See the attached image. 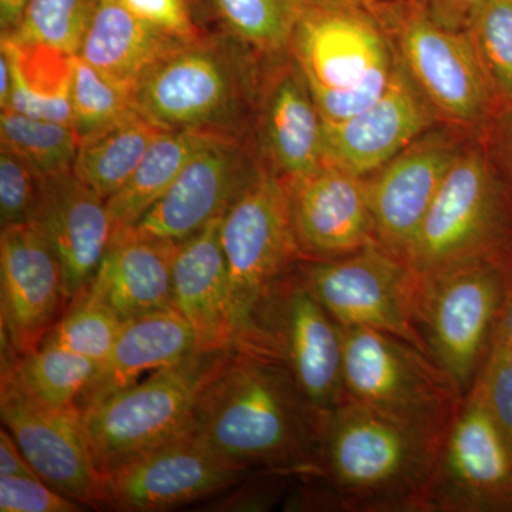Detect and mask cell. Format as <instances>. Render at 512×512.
Masks as SVG:
<instances>
[{
	"label": "cell",
	"instance_id": "13",
	"mask_svg": "<svg viewBox=\"0 0 512 512\" xmlns=\"http://www.w3.org/2000/svg\"><path fill=\"white\" fill-rule=\"evenodd\" d=\"M427 511H512V447L474 393L464 396L447 431Z\"/></svg>",
	"mask_w": 512,
	"mask_h": 512
},
{
	"label": "cell",
	"instance_id": "12",
	"mask_svg": "<svg viewBox=\"0 0 512 512\" xmlns=\"http://www.w3.org/2000/svg\"><path fill=\"white\" fill-rule=\"evenodd\" d=\"M393 42L437 119L481 137L498 109L466 30L437 22L416 0Z\"/></svg>",
	"mask_w": 512,
	"mask_h": 512
},
{
	"label": "cell",
	"instance_id": "20",
	"mask_svg": "<svg viewBox=\"0 0 512 512\" xmlns=\"http://www.w3.org/2000/svg\"><path fill=\"white\" fill-rule=\"evenodd\" d=\"M440 123L399 59L392 82L376 103L348 120L323 123L325 161L369 177Z\"/></svg>",
	"mask_w": 512,
	"mask_h": 512
},
{
	"label": "cell",
	"instance_id": "47",
	"mask_svg": "<svg viewBox=\"0 0 512 512\" xmlns=\"http://www.w3.org/2000/svg\"><path fill=\"white\" fill-rule=\"evenodd\" d=\"M120 2V0H97V3L99 5H104V3H117Z\"/></svg>",
	"mask_w": 512,
	"mask_h": 512
},
{
	"label": "cell",
	"instance_id": "38",
	"mask_svg": "<svg viewBox=\"0 0 512 512\" xmlns=\"http://www.w3.org/2000/svg\"><path fill=\"white\" fill-rule=\"evenodd\" d=\"M40 194V177L8 148H0V221L2 228L29 224Z\"/></svg>",
	"mask_w": 512,
	"mask_h": 512
},
{
	"label": "cell",
	"instance_id": "44",
	"mask_svg": "<svg viewBox=\"0 0 512 512\" xmlns=\"http://www.w3.org/2000/svg\"><path fill=\"white\" fill-rule=\"evenodd\" d=\"M0 476L39 477L6 429L0 431Z\"/></svg>",
	"mask_w": 512,
	"mask_h": 512
},
{
	"label": "cell",
	"instance_id": "6",
	"mask_svg": "<svg viewBox=\"0 0 512 512\" xmlns=\"http://www.w3.org/2000/svg\"><path fill=\"white\" fill-rule=\"evenodd\" d=\"M232 352L194 353L83 409L100 470L106 474L187 433L205 390Z\"/></svg>",
	"mask_w": 512,
	"mask_h": 512
},
{
	"label": "cell",
	"instance_id": "42",
	"mask_svg": "<svg viewBox=\"0 0 512 512\" xmlns=\"http://www.w3.org/2000/svg\"><path fill=\"white\" fill-rule=\"evenodd\" d=\"M311 5L356 10L376 19L390 35H394L406 13L416 0H308Z\"/></svg>",
	"mask_w": 512,
	"mask_h": 512
},
{
	"label": "cell",
	"instance_id": "18",
	"mask_svg": "<svg viewBox=\"0 0 512 512\" xmlns=\"http://www.w3.org/2000/svg\"><path fill=\"white\" fill-rule=\"evenodd\" d=\"M0 284L2 343L12 360L39 348L67 302L59 259L32 224L2 228Z\"/></svg>",
	"mask_w": 512,
	"mask_h": 512
},
{
	"label": "cell",
	"instance_id": "9",
	"mask_svg": "<svg viewBox=\"0 0 512 512\" xmlns=\"http://www.w3.org/2000/svg\"><path fill=\"white\" fill-rule=\"evenodd\" d=\"M507 261H473L417 276L416 323L431 360L467 396L503 303Z\"/></svg>",
	"mask_w": 512,
	"mask_h": 512
},
{
	"label": "cell",
	"instance_id": "7",
	"mask_svg": "<svg viewBox=\"0 0 512 512\" xmlns=\"http://www.w3.org/2000/svg\"><path fill=\"white\" fill-rule=\"evenodd\" d=\"M343 382L353 402L441 437L464 400L426 353L375 329L343 328Z\"/></svg>",
	"mask_w": 512,
	"mask_h": 512
},
{
	"label": "cell",
	"instance_id": "39",
	"mask_svg": "<svg viewBox=\"0 0 512 512\" xmlns=\"http://www.w3.org/2000/svg\"><path fill=\"white\" fill-rule=\"evenodd\" d=\"M84 505L40 477L0 476L2 512H79Z\"/></svg>",
	"mask_w": 512,
	"mask_h": 512
},
{
	"label": "cell",
	"instance_id": "25",
	"mask_svg": "<svg viewBox=\"0 0 512 512\" xmlns=\"http://www.w3.org/2000/svg\"><path fill=\"white\" fill-rule=\"evenodd\" d=\"M197 352H202L197 336L177 311L127 320L110 355L80 399L79 409L126 389L144 373L173 366Z\"/></svg>",
	"mask_w": 512,
	"mask_h": 512
},
{
	"label": "cell",
	"instance_id": "22",
	"mask_svg": "<svg viewBox=\"0 0 512 512\" xmlns=\"http://www.w3.org/2000/svg\"><path fill=\"white\" fill-rule=\"evenodd\" d=\"M288 184L303 258H339L376 242L365 178L325 161Z\"/></svg>",
	"mask_w": 512,
	"mask_h": 512
},
{
	"label": "cell",
	"instance_id": "14",
	"mask_svg": "<svg viewBox=\"0 0 512 512\" xmlns=\"http://www.w3.org/2000/svg\"><path fill=\"white\" fill-rule=\"evenodd\" d=\"M0 413L37 476L84 507L107 505L106 474L94 457L82 409L36 402L2 375Z\"/></svg>",
	"mask_w": 512,
	"mask_h": 512
},
{
	"label": "cell",
	"instance_id": "3",
	"mask_svg": "<svg viewBox=\"0 0 512 512\" xmlns=\"http://www.w3.org/2000/svg\"><path fill=\"white\" fill-rule=\"evenodd\" d=\"M227 35L180 43L137 84L134 104L163 130L248 136L264 64Z\"/></svg>",
	"mask_w": 512,
	"mask_h": 512
},
{
	"label": "cell",
	"instance_id": "15",
	"mask_svg": "<svg viewBox=\"0 0 512 512\" xmlns=\"http://www.w3.org/2000/svg\"><path fill=\"white\" fill-rule=\"evenodd\" d=\"M468 136L473 134L437 124L365 177L377 244L404 261L444 178L470 143Z\"/></svg>",
	"mask_w": 512,
	"mask_h": 512
},
{
	"label": "cell",
	"instance_id": "46",
	"mask_svg": "<svg viewBox=\"0 0 512 512\" xmlns=\"http://www.w3.org/2000/svg\"><path fill=\"white\" fill-rule=\"evenodd\" d=\"M13 77L8 56L0 52V109L8 107L10 94H12Z\"/></svg>",
	"mask_w": 512,
	"mask_h": 512
},
{
	"label": "cell",
	"instance_id": "23",
	"mask_svg": "<svg viewBox=\"0 0 512 512\" xmlns=\"http://www.w3.org/2000/svg\"><path fill=\"white\" fill-rule=\"evenodd\" d=\"M178 242L134 228L113 232L106 255L84 295L127 322L175 311L173 266ZM82 293V295H83Z\"/></svg>",
	"mask_w": 512,
	"mask_h": 512
},
{
	"label": "cell",
	"instance_id": "2",
	"mask_svg": "<svg viewBox=\"0 0 512 512\" xmlns=\"http://www.w3.org/2000/svg\"><path fill=\"white\" fill-rule=\"evenodd\" d=\"M444 439L348 399L326 417L316 477L346 511H427Z\"/></svg>",
	"mask_w": 512,
	"mask_h": 512
},
{
	"label": "cell",
	"instance_id": "8",
	"mask_svg": "<svg viewBox=\"0 0 512 512\" xmlns=\"http://www.w3.org/2000/svg\"><path fill=\"white\" fill-rule=\"evenodd\" d=\"M221 241L238 348L259 303L303 259L288 181L262 165L222 215Z\"/></svg>",
	"mask_w": 512,
	"mask_h": 512
},
{
	"label": "cell",
	"instance_id": "5",
	"mask_svg": "<svg viewBox=\"0 0 512 512\" xmlns=\"http://www.w3.org/2000/svg\"><path fill=\"white\" fill-rule=\"evenodd\" d=\"M295 59L325 123L362 113L386 92L397 57L393 36L366 13L311 5L293 32Z\"/></svg>",
	"mask_w": 512,
	"mask_h": 512
},
{
	"label": "cell",
	"instance_id": "17",
	"mask_svg": "<svg viewBox=\"0 0 512 512\" xmlns=\"http://www.w3.org/2000/svg\"><path fill=\"white\" fill-rule=\"evenodd\" d=\"M248 470L215 453L187 431L107 471V507L168 510L225 490Z\"/></svg>",
	"mask_w": 512,
	"mask_h": 512
},
{
	"label": "cell",
	"instance_id": "10",
	"mask_svg": "<svg viewBox=\"0 0 512 512\" xmlns=\"http://www.w3.org/2000/svg\"><path fill=\"white\" fill-rule=\"evenodd\" d=\"M238 348L278 357L303 396L328 416L348 400L343 382V328L319 301L298 265L272 286Z\"/></svg>",
	"mask_w": 512,
	"mask_h": 512
},
{
	"label": "cell",
	"instance_id": "34",
	"mask_svg": "<svg viewBox=\"0 0 512 512\" xmlns=\"http://www.w3.org/2000/svg\"><path fill=\"white\" fill-rule=\"evenodd\" d=\"M480 397L512 447V259L503 303L483 363L470 392Z\"/></svg>",
	"mask_w": 512,
	"mask_h": 512
},
{
	"label": "cell",
	"instance_id": "40",
	"mask_svg": "<svg viewBox=\"0 0 512 512\" xmlns=\"http://www.w3.org/2000/svg\"><path fill=\"white\" fill-rule=\"evenodd\" d=\"M141 22L175 39L190 42L202 35L192 20L187 0H120Z\"/></svg>",
	"mask_w": 512,
	"mask_h": 512
},
{
	"label": "cell",
	"instance_id": "31",
	"mask_svg": "<svg viewBox=\"0 0 512 512\" xmlns=\"http://www.w3.org/2000/svg\"><path fill=\"white\" fill-rule=\"evenodd\" d=\"M225 33L261 59L289 55L308 0H210Z\"/></svg>",
	"mask_w": 512,
	"mask_h": 512
},
{
	"label": "cell",
	"instance_id": "41",
	"mask_svg": "<svg viewBox=\"0 0 512 512\" xmlns=\"http://www.w3.org/2000/svg\"><path fill=\"white\" fill-rule=\"evenodd\" d=\"M478 138L512 192V104L498 109Z\"/></svg>",
	"mask_w": 512,
	"mask_h": 512
},
{
	"label": "cell",
	"instance_id": "30",
	"mask_svg": "<svg viewBox=\"0 0 512 512\" xmlns=\"http://www.w3.org/2000/svg\"><path fill=\"white\" fill-rule=\"evenodd\" d=\"M100 365L67 350L40 345L26 355L6 360L2 375L10 377L36 402L66 409L79 407Z\"/></svg>",
	"mask_w": 512,
	"mask_h": 512
},
{
	"label": "cell",
	"instance_id": "28",
	"mask_svg": "<svg viewBox=\"0 0 512 512\" xmlns=\"http://www.w3.org/2000/svg\"><path fill=\"white\" fill-rule=\"evenodd\" d=\"M163 131L134 107L80 138L73 173L107 200L127 183Z\"/></svg>",
	"mask_w": 512,
	"mask_h": 512
},
{
	"label": "cell",
	"instance_id": "29",
	"mask_svg": "<svg viewBox=\"0 0 512 512\" xmlns=\"http://www.w3.org/2000/svg\"><path fill=\"white\" fill-rule=\"evenodd\" d=\"M217 137L228 136L195 130L163 131L127 183L107 198L113 232L134 227L163 197L185 164Z\"/></svg>",
	"mask_w": 512,
	"mask_h": 512
},
{
	"label": "cell",
	"instance_id": "4",
	"mask_svg": "<svg viewBox=\"0 0 512 512\" xmlns=\"http://www.w3.org/2000/svg\"><path fill=\"white\" fill-rule=\"evenodd\" d=\"M512 258V192L480 138L444 178L421 222L406 264L417 276L473 261Z\"/></svg>",
	"mask_w": 512,
	"mask_h": 512
},
{
	"label": "cell",
	"instance_id": "35",
	"mask_svg": "<svg viewBox=\"0 0 512 512\" xmlns=\"http://www.w3.org/2000/svg\"><path fill=\"white\" fill-rule=\"evenodd\" d=\"M97 8V0H30L18 28L2 36L77 56Z\"/></svg>",
	"mask_w": 512,
	"mask_h": 512
},
{
	"label": "cell",
	"instance_id": "21",
	"mask_svg": "<svg viewBox=\"0 0 512 512\" xmlns=\"http://www.w3.org/2000/svg\"><path fill=\"white\" fill-rule=\"evenodd\" d=\"M29 224L42 232L55 251L66 301H74L89 288L113 238L106 198L73 170L40 177L39 201Z\"/></svg>",
	"mask_w": 512,
	"mask_h": 512
},
{
	"label": "cell",
	"instance_id": "33",
	"mask_svg": "<svg viewBox=\"0 0 512 512\" xmlns=\"http://www.w3.org/2000/svg\"><path fill=\"white\" fill-rule=\"evenodd\" d=\"M464 30L497 109L512 104V0H483Z\"/></svg>",
	"mask_w": 512,
	"mask_h": 512
},
{
	"label": "cell",
	"instance_id": "27",
	"mask_svg": "<svg viewBox=\"0 0 512 512\" xmlns=\"http://www.w3.org/2000/svg\"><path fill=\"white\" fill-rule=\"evenodd\" d=\"M0 52L8 56L13 77L12 94L5 110L73 127L76 56L52 47L16 42L8 36L0 39Z\"/></svg>",
	"mask_w": 512,
	"mask_h": 512
},
{
	"label": "cell",
	"instance_id": "24",
	"mask_svg": "<svg viewBox=\"0 0 512 512\" xmlns=\"http://www.w3.org/2000/svg\"><path fill=\"white\" fill-rule=\"evenodd\" d=\"M221 221L178 242L174 259L175 311L190 323L202 352L237 349Z\"/></svg>",
	"mask_w": 512,
	"mask_h": 512
},
{
	"label": "cell",
	"instance_id": "36",
	"mask_svg": "<svg viewBox=\"0 0 512 512\" xmlns=\"http://www.w3.org/2000/svg\"><path fill=\"white\" fill-rule=\"evenodd\" d=\"M123 325L124 320L120 316L83 293L70 302L69 311L57 320L40 345L53 346L103 363Z\"/></svg>",
	"mask_w": 512,
	"mask_h": 512
},
{
	"label": "cell",
	"instance_id": "19",
	"mask_svg": "<svg viewBox=\"0 0 512 512\" xmlns=\"http://www.w3.org/2000/svg\"><path fill=\"white\" fill-rule=\"evenodd\" d=\"M252 121L259 160L288 183L325 163L322 116L291 55L265 60Z\"/></svg>",
	"mask_w": 512,
	"mask_h": 512
},
{
	"label": "cell",
	"instance_id": "11",
	"mask_svg": "<svg viewBox=\"0 0 512 512\" xmlns=\"http://www.w3.org/2000/svg\"><path fill=\"white\" fill-rule=\"evenodd\" d=\"M298 268L343 328L389 333L429 356L416 323L417 275L402 258L373 242L339 258H303Z\"/></svg>",
	"mask_w": 512,
	"mask_h": 512
},
{
	"label": "cell",
	"instance_id": "32",
	"mask_svg": "<svg viewBox=\"0 0 512 512\" xmlns=\"http://www.w3.org/2000/svg\"><path fill=\"white\" fill-rule=\"evenodd\" d=\"M0 144L45 178L73 170L80 137L67 124L3 110Z\"/></svg>",
	"mask_w": 512,
	"mask_h": 512
},
{
	"label": "cell",
	"instance_id": "16",
	"mask_svg": "<svg viewBox=\"0 0 512 512\" xmlns=\"http://www.w3.org/2000/svg\"><path fill=\"white\" fill-rule=\"evenodd\" d=\"M262 165L252 138L217 137L185 164L163 197L131 228L148 237L184 241L222 217Z\"/></svg>",
	"mask_w": 512,
	"mask_h": 512
},
{
	"label": "cell",
	"instance_id": "45",
	"mask_svg": "<svg viewBox=\"0 0 512 512\" xmlns=\"http://www.w3.org/2000/svg\"><path fill=\"white\" fill-rule=\"evenodd\" d=\"M30 0H0V29L8 35L18 28Z\"/></svg>",
	"mask_w": 512,
	"mask_h": 512
},
{
	"label": "cell",
	"instance_id": "43",
	"mask_svg": "<svg viewBox=\"0 0 512 512\" xmlns=\"http://www.w3.org/2000/svg\"><path fill=\"white\" fill-rule=\"evenodd\" d=\"M431 18L454 29L466 28L468 18L483 0H417Z\"/></svg>",
	"mask_w": 512,
	"mask_h": 512
},
{
	"label": "cell",
	"instance_id": "37",
	"mask_svg": "<svg viewBox=\"0 0 512 512\" xmlns=\"http://www.w3.org/2000/svg\"><path fill=\"white\" fill-rule=\"evenodd\" d=\"M73 127L82 138L134 109V94L107 79L99 70L74 59Z\"/></svg>",
	"mask_w": 512,
	"mask_h": 512
},
{
	"label": "cell",
	"instance_id": "1",
	"mask_svg": "<svg viewBox=\"0 0 512 512\" xmlns=\"http://www.w3.org/2000/svg\"><path fill=\"white\" fill-rule=\"evenodd\" d=\"M326 417L278 357L241 348L205 390L188 433L241 466L316 477Z\"/></svg>",
	"mask_w": 512,
	"mask_h": 512
},
{
	"label": "cell",
	"instance_id": "26",
	"mask_svg": "<svg viewBox=\"0 0 512 512\" xmlns=\"http://www.w3.org/2000/svg\"><path fill=\"white\" fill-rule=\"evenodd\" d=\"M183 42L141 22L120 2L104 3L77 56L134 94L144 74Z\"/></svg>",
	"mask_w": 512,
	"mask_h": 512
}]
</instances>
